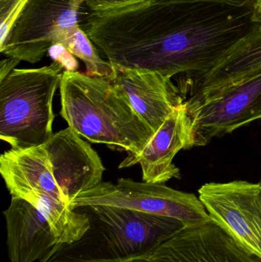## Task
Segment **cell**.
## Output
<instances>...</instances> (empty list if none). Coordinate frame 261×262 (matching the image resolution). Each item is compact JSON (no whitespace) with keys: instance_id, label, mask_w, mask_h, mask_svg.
<instances>
[{"instance_id":"1","label":"cell","mask_w":261,"mask_h":262,"mask_svg":"<svg viewBox=\"0 0 261 262\" xmlns=\"http://www.w3.org/2000/svg\"><path fill=\"white\" fill-rule=\"evenodd\" d=\"M260 23L254 0H142L90 11L81 27L115 69L189 78Z\"/></svg>"},{"instance_id":"2","label":"cell","mask_w":261,"mask_h":262,"mask_svg":"<svg viewBox=\"0 0 261 262\" xmlns=\"http://www.w3.org/2000/svg\"><path fill=\"white\" fill-rule=\"evenodd\" d=\"M104 171L98 152L69 127L40 146L11 148L0 157V174L9 193L45 217L55 245L78 241L87 232L88 216L72 209V202L101 183Z\"/></svg>"},{"instance_id":"3","label":"cell","mask_w":261,"mask_h":262,"mask_svg":"<svg viewBox=\"0 0 261 262\" xmlns=\"http://www.w3.org/2000/svg\"><path fill=\"white\" fill-rule=\"evenodd\" d=\"M60 115L80 137L137 155L153 135L108 78L64 71Z\"/></svg>"},{"instance_id":"4","label":"cell","mask_w":261,"mask_h":262,"mask_svg":"<svg viewBox=\"0 0 261 262\" xmlns=\"http://www.w3.org/2000/svg\"><path fill=\"white\" fill-rule=\"evenodd\" d=\"M77 209L88 216L87 232L78 241L55 245L38 262H127L144 258L186 227L174 219L124 208Z\"/></svg>"},{"instance_id":"5","label":"cell","mask_w":261,"mask_h":262,"mask_svg":"<svg viewBox=\"0 0 261 262\" xmlns=\"http://www.w3.org/2000/svg\"><path fill=\"white\" fill-rule=\"evenodd\" d=\"M64 66L15 69L0 81V138L13 149L40 146L53 136V99Z\"/></svg>"},{"instance_id":"6","label":"cell","mask_w":261,"mask_h":262,"mask_svg":"<svg viewBox=\"0 0 261 262\" xmlns=\"http://www.w3.org/2000/svg\"><path fill=\"white\" fill-rule=\"evenodd\" d=\"M88 206H114L174 219L187 227L211 220L203 203L195 194L161 183L136 182L131 179H119L116 184L101 182L72 202L73 209Z\"/></svg>"},{"instance_id":"7","label":"cell","mask_w":261,"mask_h":262,"mask_svg":"<svg viewBox=\"0 0 261 262\" xmlns=\"http://www.w3.org/2000/svg\"><path fill=\"white\" fill-rule=\"evenodd\" d=\"M85 0H29L12 26L0 52L35 64L55 44H61L80 26Z\"/></svg>"},{"instance_id":"8","label":"cell","mask_w":261,"mask_h":262,"mask_svg":"<svg viewBox=\"0 0 261 262\" xmlns=\"http://www.w3.org/2000/svg\"><path fill=\"white\" fill-rule=\"evenodd\" d=\"M199 194L211 220L248 252L261 258L259 183L245 180L205 183Z\"/></svg>"},{"instance_id":"9","label":"cell","mask_w":261,"mask_h":262,"mask_svg":"<svg viewBox=\"0 0 261 262\" xmlns=\"http://www.w3.org/2000/svg\"><path fill=\"white\" fill-rule=\"evenodd\" d=\"M261 74V23L204 73L183 78L179 89L188 113Z\"/></svg>"},{"instance_id":"10","label":"cell","mask_w":261,"mask_h":262,"mask_svg":"<svg viewBox=\"0 0 261 262\" xmlns=\"http://www.w3.org/2000/svg\"><path fill=\"white\" fill-rule=\"evenodd\" d=\"M194 146L261 119V74L190 112Z\"/></svg>"},{"instance_id":"11","label":"cell","mask_w":261,"mask_h":262,"mask_svg":"<svg viewBox=\"0 0 261 262\" xmlns=\"http://www.w3.org/2000/svg\"><path fill=\"white\" fill-rule=\"evenodd\" d=\"M144 258L154 262H261L212 220L183 228Z\"/></svg>"},{"instance_id":"12","label":"cell","mask_w":261,"mask_h":262,"mask_svg":"<svg viewBox=\"0 0 261 262\" xmlns=\"http://www.w3.org/2000/svg\"><path fill=\"white\" fill-rule=\"evenodd\" d=\"M192 121L185 102L175 107L159 130L137 155L128 156L120 169L139 164L143 181L164 184L172 179H179L180 170L173 159L182 149L194 147Z\"/></svg>"},{"instance_id":"13","label":"cell","mask_w":261,"mask_h":262,"mask_svg":"<svg viewBox=\"0 0 261 262\" xmlns=\"http://www.w3.org/2000/svg\"><path fill=\"white\" fill-rule=\"evenodd\" d=\"M113 69L110 79L153 134L185 99L170 77L145 69Z\"/></svg>"},{"instance_id":"14","label":"cell","mask_w":261,"mask_h":262,"mask_svg":"<svg viewBox=\"0 0 261 262\" xmlns=\"http://www.w3.org/2000/svg\"><path fill=\"white\" fill-rule=\"evenodd\" d=\"M3 214L10 262L39 261L55 246L49 222L29 202L12 196Z\"/></svg>"},{"instance_id":"15","label":"cell","mask_w":261,"mask_h":262,"mask_svg":"<svg viewBox=\"0 0 261 262\" xmlns=\"http://www.w3.org/2000/svg\"><path fill=\"white\" fill-rule=\"evenodd\" d=\"M72 55L81 59L87 75L111 79L113 69L108 61L101 58L98 49L81 26L75 28L61 43Z\"/></svg>"},{"instance_id":"16","label":"cell","mask_w":261,"mask_h":262,"mask_svg":"<svg viewBox=\"0 0 261 262\" xmlns=\"http://www.w3.org/2000/svg\"><path fill=\"white\" fill-rule=\"evenodd\" d=\"M28 1L0 0V44L6 40Z\"/></svg>"},{"instance_id":"17","label":"cell","mask_w":261,"mask_h":262,"mask_svg":"<svg viewBox=\"0 0 261 262\" xmlns=\"http://www.w3.org/2000/svg\"><path fill=\"white\" fill-rule=\"evenodd\" d=\"M48 53L54 61L59 62L64 66L65 70L70 72H76L78 68V63L75 56L61 44H55L49 49Z\"/></svg>"},{"instance_id":"18","label":"cell","mask_w":261,"mask_h":262,"mask_svg":"<svg viewBox=\"0 0 261 262\" xmlns=\"http://www.w3.org/2000/svg\"><path fill=\"white\" fill-rule=\"evenodd\" d=\"M142 0H85L84 3L92 12L108 10L114 8L121 7L133 4Z\"/></svg>"},{"instance_id":"19","label":"cell","mask_w":261,"mask_h":262,"mask_svg":"<svg viewBox=\"0 0 261 262\" xmlns=\"http://www.w3.org/2000/svg\"><path fill=\"white\" fill-rule=\"evenodd\" d=\"M20 61H21L17 58H10V57L2 60L1 63H0V81H3L6 77L9 75Z\"/></svg>"},{"instance_id":"20","label":"cell","mask_w":261,"mask_h":262,"mask_svg":"<svg viewBox=\"0 0 261 262\" xmlns=\"http://www.w3.org/2000/svg\"><path fill=\"white\" fill-rule=\"evenodd\" d=\"M255 1L256 14H257L258 21L261 23V0H254Z\"/></svg>"},{"instance_id":"21","label":"cell","mask_w":261,"mask_h":262,"mask_svg":"<svg viewBox=\"0 0 261 262\" xmlns=\"http://www.w3.org/2000/svg\"><path fill=\"white\" fill-rule=\"evenodd\" d=\"M127 262H154L147 258H136V259L131 260Z\"/></svg>"},{"instance_id":"22","label":"cell","mask_w":261,"mask_h":262,"mask_svg":"<svg viewBox=\"0 0 261 262\" xmlns=\"http://www.w3.org/2000/svg\"><path fill=\"white\" fill-rule=\"evenodd\" d=\"M259 186H260V200H261V179H260V183H259Z\"/></svg>"}]
</instances>
